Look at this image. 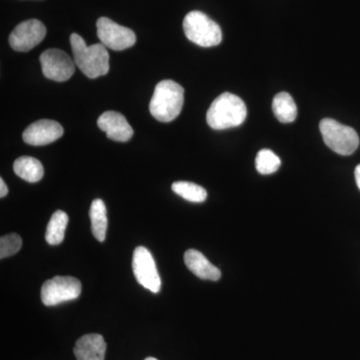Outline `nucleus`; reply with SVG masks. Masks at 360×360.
I'll return each mask as SVG.
<instances>
[{"label":"nucleus","instance_id":"nucleus-18","mask_svg":"<svg viewBox=\"0 0 360 360\" xmlns=\"http://www.w3.org/2000/svg\"><path fill=\"white\" fill-rule=\"evenodd\" d=\"M68 220V215L63 210H58L52 214L45 233V239L49 245H58L63 243Z\"/></svg>","mask_w":360,"mask_h":360},{"label":"nucleus","instance_id":"nucleus-20","mask_svg":"<svg viewBox=\"0 0 360 360\" xmlns=\"http://www.w3.org/2000/svg\"><path fill=\"white\" fill-rule=\"evenodd\" d=\"M281 158L269 149H262L257 153V160H255V167H257V170L260 174H274L281 167Z\"/></svg>","mask_w":360,"mask_h":360},{"label":"nucleus","instance_id":"nucleus-16","mask_svg":"<svg viewBox=\"0 0 360 360\" xmlns=\"http://www.w3.org/2000/svg\"><path fill=\"white\" fill-rule=\"evenodd\" d=\"M90 220H91V231L97 240H105L106 231H108V212L106 206L101 200L92 201L89 210Z\"/></svg>","mask_w":360,"mask_h":360},{"label":"nucleus","instance_id":"nucleus-23","mask_svg":"<svg viewBox=\"0 0 360 360\" xmlns=\"http://www.w3.org/2000/svg\"><path fill=\"white\" fill-rule=\"evenodd\" d=\"M354 175L357 187L360 189V165H357L356 168H355Z\"/></svg>","mask_w":360,"mask_h":360},{"label":"nucleus","instance_id":"nucleus-11","mask_svg":"<svg viewBox=\"0 0 360 360\" xmlns=\"http://www.w3.org/2000/svg\"><path fill=\"white\" fill-rule=\"evenodd\" d=\"M63 127L58 122L40 120L33 122L23 132L22 139L30 146H42L58 141L63 135Z\"/></svg>","mask_w":360,"mask_h":360},{"label":"nucleus","instance_id":"nucleus-10","mask_svg":"<svg viewBox=\"0 0 360 360\" xmlns=\"http://www.w3.org/2000/svg\"><path fill=\"white\" fill-rule=\"evenodd\" d=\"M46 35L41 21L30 20L20 23L9 35V44L16 51L27 52L39 45Z\"/></svg>","mask_w":360,"mask_h":360},{"label":"nucleus","instance_id":"nucleus-3","mask_svg":"<svg viewBox=\"0 0 360 360\" xmlns=\"http://www.w3.org/2000/svg\"><path fill=\"white\" fill-rule=\"evenodd\" d=\"M184 103V87L174 80H162L155 86L149 110L158 122H170L180 115Z\"/></svg>","mask_w":360,"mask_h":360},{"label":"nucleus","instance_id":"nucleus-5","mask_svg":"<svg viewBox=\"0 0 360 360\" xmlns=\"http://www.w3.org/2000/svg\"><path fill=\"white\" fill-rule=\"evenodd\" d=\"M324 143L340 155H350L359 146V137L352 127L331 118H324L319 123Z\"/></svg>","mask_w":360,"mask_h":360},{"label":"nucleus","instance_id":"nucleus-14","mask_svg":"<svg viewBox=\"0 0 360 360\" xmlns=\"http://www.w3.org/2000/svg\"><path fill=\"white\" fill-rule=\"evenodd\" d=\"M105 352L103 336L96 333L82 336L73 349L77 360H104Z\"/></svg>","mask_w":360,"mask_h":360},{"label":"nucleus","instance_id":"nucleus-1","mask_svg":"<svg viewBox=\"0 0 360 360\" xmlns=\"http://www.w3.org/2000/svg\"><path fill=\"white\" fill-rule=\"evenodd\" d=\"M75 63L87 77L94 79L108 75L110 71V54L103 44L86 45L77 33L70 35Z\"/></svg>","mask_w":360,"mask_h":360},{"label":"nucleus","instance_id":"nucleus-12","mask_svg":"<svg viewBox=\"0 0 360 360\" xmlns=\"http://www.w3.org/2000/svg\"><path fill=\"white\" fill-rule=\"evenodd\" d=\"M99 129L111 141L127 142L134 136V129L127 118L117 111H105L97 120Z\"/></svg>","mask_w":360,"mask_h":360},{"label":"nucleus","instance_id":"nucleus-17","mask_svg":"<svg viewBox=\"0 0 360 360\" xmlns=\"http://www.w3.org/2000/svg\"><path fill=\"white\" fill-rule=\"evenodd\" d=\"M272 110L277 120L283 123L293 122L297 116V108L295 101L288 92H281L274 96Z\"/></svg>","mask_w":360,"mask_h":360},{"label":"nucleus","instance_id":"nucleus-9","mask_svg":"<svg viewBox=\"0 0 360 360\" xmlns=\"http://www.w3.org/2000/svg\"><path fill=\"white\" fill-rule=\"evenodd\" d=\"M39 61L44 77L54 82H66L75 71L72 59L60 49H47L42 52Z\"/></svg>","mask_w":360,"mask_h":360},{"label":"nucleus","instance_id":"nucleus-13","mask_svg":"<svg viewBox=\"0 0 360 360\" xmlns=\"http://www.w3.org/2000/svg\"><path fill=\"white\" fill-rule=\"evenodd\" d=\"M184 264L187 269L203 281H217L221 272L200 252L196 250H188L184 253Z\"/></svg>","mask_w":360,"mask_h":360},{"label":"nucleus","instance_id":"nucleus-22","mask_svg":"<svg viewBox=\"0 0 360 360\" xmlns=\"http://www.w3.org/2000/svg\"><path fill=\"white\" fill-rule=\"evenodd\" d=\"M8 193V188H7L6 182H4V179H0V198H6Z\"/></svg>","mask_w":360,"mask_h":360},{"label":"nucleus","instance_id":"nucleus-15","mask_svg":"<svg viewBox=\"0 0 360 360\" xmlns=\"http://www.w3.org/2000/svg\"><path fill=\"white\" fill-rule=\"evenodd\" d=\"M13 170L18 176L30 184L39 182L44 174L41 162L30 156H21L14 161Z\"/></svg>","mask_w":360,"mask_h":360},{"label":"nucleus","instance_id":"nucleus-6","mask_svg":"<svg viewBox=\"0 0 360 360\" xmlns=\"http://www.w3.org/2000/svg\"><path fill=\"white\" fill-rule=\"evenodd\" d=\"M82 283L72 276H56L45 281L41 288V300L46 307H54L77 300L82 293Z\"/></svg>","mask_w":360,"mask_h":360},{"label":"nucleus","instance_id":"nucleus-2","mask_svg":"<svg viewBox=\"0 0 360 360\" xmlns=\"http://www.w3.org/2000/svg\"><path fill=\"white\" fill-rule=\"evenodd\" d=\"M248 110L243 99L225 92L220 94L206 113L207 124L215 130L238 127L245 122Z\"/></svg>","mask_w":360,"mask_h":360},{"label":"nucleus","instance_id":"nucleus-24","mask_svg":"<svg viewBox=\"0 0 360 360\" xmlns=\"http://www.w3.org/2000/svg\"><path fill=\"white\" fill-rule=\"evenodd\" d=\"M144 360H158V359H155V357H148V359H146Z\"/></svg>","mask_w":360,"mask_h":360},{"label":"nucleus","instance_id":"nucleus-4","mask_svg":"<svg viewBox=\"0 0 360 360\" xmlns=\"http://www.w3.org/2000/svg\"><path fill=\"white\" fill-rule=\"evenodd\" d=\"M184 30L187 39L201 47L217 46L222 41L220 26L200 11L186 14Z\"/></svg>","mask_w":360,"mask_h":360},{"label":"nucleus","instance_id":"nucleus-19","mask_svg":"<svg viewBox=\"0 0 360 360\" xmlns=\"http://www.w3.org/2000/svg\"><path fill=\"white\" fill-rule=\"evenodd\" d=\"M172 188L177 195L191 202H203L207 198L205 189L193 182L176 181L172 184Z\"/></svg>","mask_w":360,"mask_h":360},{"label":"nucleus","instance_id":"nucleus-21","mask_svg":"<svg viewBox=\"0 0 360 360\" xmlns=\"http://www.w3.org/2000/svg\"><path fill=\"white\" fill-rule=\"evenodd\" d=\"M22 240L18 234L11 233L0 238V258L13 257L20 250Z\"/></svg>","mask_w":360,"mask_h":360},{"label":"nucleus","instance_id":"nucleus-7","mask_svg":"<svg viewBox=\"0 0 360 360\" xmlns=\"http://www.w3.org/2000/svg\"><path fill=\"white\" fill-rule=\"evenodd\" d=\"M97 37L106 49L120 51L134 46L136 35L130 28L115 23L108 18H101L96 22Z\"/></svg>","mask_w":360,"mask_h":360},{"label":"nucleus","instance_id":"nucleus-8","mask_svg":"<svg viewBox=\"0 0 360 360\" xmlns=\"http://www.w3.org/2000/svg\"><path fill=\"white\" fill-rule=\"evenodd\" d=\"M132 269L137 283L151 292L158 293L161 288V281L155 258L150 251L143 246L135 248L132 258Z\"/></svg>","mask_w":360,"mask_h":360}]
</instances>
